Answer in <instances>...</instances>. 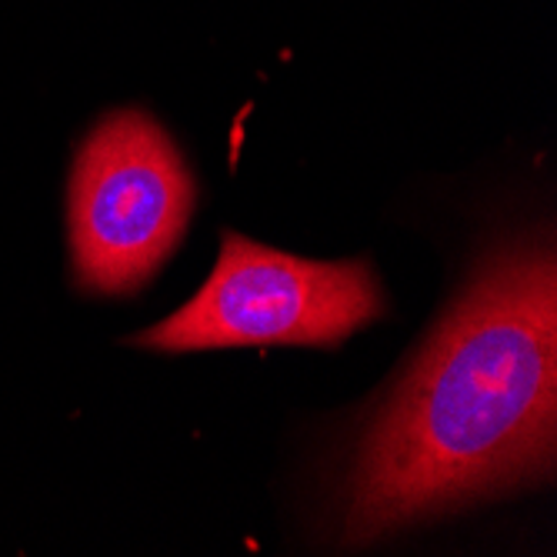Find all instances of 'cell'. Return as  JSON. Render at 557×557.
Listing matches in <instances>:
<instances>
[{"instance_id": "cell-1", "label": "cell", "mask_w": 557, "mask_h": 557, "mask_svg": "<svg viewBox=\"0 0 557 557\" xmlns=\"http://www.w3.org/2000/svg\"><path fill=\"white\" fill-rule=\"evenodd\" d=\"M557 277L550 250L500 255L437 327L354 465L344 537L404 524L554 468Z\"/></svg>"}, {"instance_id": "cell-2", "label": "cell", "mask_w": 557, "mask_h": 557, "mask_svg": "<svg viewBox=\"0 0 557 557\" xmlns=\"http://www.w3.org/2000/svg\"><path fill=\"white\" fill-rule=\"evenodd\" d=\"M381 311L384 290L368 261H304L224 234L208 284L177 314L137 334V344L154 350L331 347Z\"/></svg>"}, {"instance_id": "cell-3", "label": "cell", "mask_w": 557, "mask_h": 557, "mask_svg": "<svg viewBox=\"0 0 557 557\" xmlns=\"http://www.w3.org/2000/svg\"><path fill=\"white\" fill-rule=\"evenodd\" d=\"M194 211V181L164 127L140 111L104 117L71 177V247L81 287L131 294L171 258Z\"/></svg>"}]
</instances>
